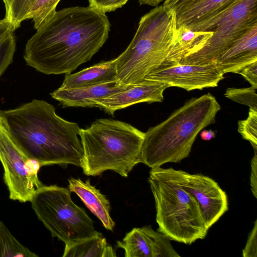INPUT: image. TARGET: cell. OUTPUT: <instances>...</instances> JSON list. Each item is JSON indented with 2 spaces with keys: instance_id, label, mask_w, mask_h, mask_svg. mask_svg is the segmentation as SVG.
Masks as SVG:
<instances>
[{
  "instance_id": "1",
  "label": "cell",
  "mask_w": 257,
  "mask_h": 257,
  "mask_svg": "<svg viewBox=\"0 0 257 257\" xmlns=\"http://www.w3.org/2000/svg\"><path fill=\"white\" fill-rule=\"evenodd\" d=\"M110 26L105 14L88 7L56 11L28 40L24 59L45 74L71 73L99 50L108 39Z\"/></svg>"
},
{
  "instance_id": "2",
  "label": "cell",
  "mask_w": 257,
  "mask_h": 257,
  "mask_svg": "<svg viewBox=\"0 0 257 257\" xmlns=\"http://www.w3.org/2000/svg\"><path fill=\"white\" fill-rule=\"evenodd\" d=\"M0 117L21 151L41 166L71 164L81 168L80 128L57 115L53 105L33 99L16 108L0 110Z\"/></svg>"
},
{
  "instance_id": "3",
  "label": "cell",
  "mask_w": 257,
  "mask_h": 257,
  "mask_svg": "<svg viewBox=\"0 0 257 257\" xmlns=\"http://www.w3.org/2000/svg\"><path fill=\"white\" fill-rule=\"evenodd\" d=\"M221 106L210 93L192 97L145 133L141 163L151 169L188 157L198 134L215 122Z\"/></svg>"
},
{
  "instance_id": "4",
  "label": "cell",
  "mask_w": 257,
  "mask_h": 257,
  "mask_svg": "<svg viewBox=\"0 0 257 257\" xmlns=\"http://www.w3.org/2000/svg\"><path fill=\"white\" fill-rule=\"evenodd\" d=\"M83 150L81 168L87 176L111 170L123 177L141 163L144 133L129 123L113 119L95 120L79 134Z\"/></svg>"
},
{
  "instance_id": "5",
  "label": "cell",
  "mask_w": 257,
  "mask_h": 257,
  "mask_svg": "<svg viewBox=\"0 0 257 257\" xmlns=\"http://www.w3.org/2000/svg\"><path fill=\"white\" fill-rule=\"evenodd\" d=\"M177 31L174 9L157 6L142 17L130 44L115 58L116 80L126 85L144 80L164 62Z\"/></svg>"
},
{
  "instance_id": "6",
  "label": "cell",
  "mask_w": 257,
  "mask_h": 257,
  "mask_svg": "<svg viewBox=\"0 0 257 257\" xmlns=\"http://www.w3.org/2000/svg\"><path fill=\"white\" fill-rule=\"evenodd\" d=\"M148 182L155 200L158 231L170 240L189 245L206 237L209 229L199 203L177 182L170 168L151 169Z\"/></svg>"
},
{
  "instance_id": "7",
  "label": "cell",
  "mask_w": 257,
  "mask_h": 257,
  "mask_svg": "<svg viewBox=\"0 0 257 257\" xmlns=\"http://www.w3.org/2000/svg\"><path fill=\"white\" fill-rule=\"evenodd\" d=\"M32 208L53 237L65 244L101 234L84 208L75 204L71 191L56 185L37 189L31 200Z\"/></svg>"
},
{
  "instance_id": "8",
  "label": "cell",
  "mask_w": 257,
  "mask_h": 257,
  "mask_svg": "<svg viewBox=\"0 0 257 257\" xmlns=\"http://www.w3.org/2000/svg\"><path fill=\"white\" fill-rule=\"evenodd\" d=\"M257 24V0H237L212 16L185 25L196 31H211V36L198 51L180 63L201 65L211 63L248 28Z\"/></svg>"
},
{
  "instance_id": "9",
  "label": "cell",
  "mask_w": 257,
  "mask_h": 257,
  "mask_svg": "<svg viewBox=\"0 0 257 257\" xmlns=\"http://www.w3.org/2000/svg\"><path fill=\"white\" fill-rule=\"evenodd\" d=\"M0 162L10 198L21 202H30L36 190L43 185L38 176L42 166L21 151L1 117Z\"/></svg>"
},
{
  "instance_id": "10",
  "label": "cell",
  "mask_w": 257,
  "mask_h": 257,
  "mask_svg": "<svg viewBox=\"0 0 257 257\" xmlns=\"http://www.w3.org/2000/svg\"><path fill=\"white\" fill-rule=\"evenodd\" d=\"M179 185L196 199L209 229L228 210L227 195L213 179L198 174H190L170 168Z\"/></svg>"
},
{
  "instance_id": "11",
  "label": "cell",
  "mask_w": 257,
  "mask_h": 257,
  "mask_svg": "<svg viewBox=\"0 0 257 257\" xmlns=\"http://www.w3.org/2000/svg\"><path fill=\"white\" fill-rule=\"evenodd\" d=\"M224 73L215 61L201 65L176 63L161 66L145 78L187 91L215 87L224 78Z\"/></svg>"
},
{
  "instance_id": "12",
  "label": "cell",
  "mask_w": 257,
  "mask_h": 257,
  "mask_svg": "<svg viewBox=\"0 0 257 257\" xmlns=\"http://www.w3.org/2000/svg\"><path fill=\"white\" fill-rule=\"evenodd\" d=\"M170 241L149 225L134 228L117 241V246L124 249L125 257H180Z\"/></svg>"
},
{
  "instance_id": "13",
  "label": "cell",
  "mask_w": 257,
  "mask_h": 257,
  "mask_svg": "<svg viewBox=\"0 0 257 257\" xmlns=\"http://www.w3.org/2000/svg\"><path fill=\"white\" fill-rule=\"evenodd\" d=\"M170 87L166 83L144 79L123 90L94 101V107L104 110L111 115L117 110L142 102H161L163 92Z\"/></svg>"
},
{
  "instance_id": "14",
  "label": "cell",
  "mask_w": 257,
  "mask_h": 257,
  "mask_svg": "<svg viewBox=\"0 0 257 257\" xmlns=\"http://www.w3.org/2000/svg\"><path fill=\"white\" fill-rule=\"evenodd\" d=\"M214 61L224 74H239L245 66L257 61V24L242 33Z\"/></svg>"
},
{
  "instance_id": "15",
  "label": "cell",
  "mask_w": 257,
  "mask_h": 257,
  "mask_svg": "<svg viewBox=\"0 0 257 257\" xmlns=\"http://www.w3.org/2000/svg\"><path fill=\"white\" fill-rule=\"evenodd\" d=\"M129 85L117 80L85 87L59 88L50 95L63 107H94V101L126 89Z\"/></svg>"
},
{
  "instance_id": "16",
  "label": "cell",
  "mask_w": 257,
  "mask_h": 257,
  "mask_svg": "<svg viewBox=\"0 0 257 257\" xmlns=\"http://www.w3.org/2000/svg\"><path fill=\"white\" fill-rule=\"evenodd\" d=\"M68 180L69 190L79 197L106 229L112 231L115 222L110 216V205L106 196L90 184L89 179L85 182L80 178H70Z\"/></svg>"
},
{
  "instance_id": "17",
  "label": "cell",
  "mask_w": 257,
  "mask_h": 257,
  "mask_svg": "<svg viewBox=\"0 0 257 257\" xmlns=\"http://www.w3.org/2000/svg\"><path fill=\"white\" fill-rule=\"evenodd\" d=\"M212 35L211 31H196L185 25L180 26L167 56L160 66L180 63L186 56L199 50Z\"/></svg>"
},
{
  "instance_id": "18",
  "label": "cell",
  "mask_w": 257,
  "mask_h": 257,
  "mask_svg": "<svg viewBox=\"0 0 257 257\" xmlns=\"http://www.w3.org/2000/svg\"><path fill=\"white\" fill-rule=\"evenodd\" d=\"M116 80L114 58L100 62L73 74H66L59 88H79Z\"/></svg>"
},
{
  "instance_id": "19",
  "label": "cell",
  "mask_w": 257,
  "mask_h": 257,
  "mask_svg": "<svg viewBox=\"0 0 257 257\" xmlns=\"http://www.w3.org/2000/svg\"><path fill=\"white\" fill-rule=\"evenodd\" d=\"M237 0H192L175 9L177 28L212 16Z\"/></svg>"
},
{
  "instance_id": "20",
  "label": "cell",
  "mask_w": 257,
  "mask_h": 257,
  "mask_svg": "<svg viewBox=\"0 0 257 257\" xmlns=\"http://www.w3.org/2000/svg\"><path fill=\"white\" fill-rule=\"evenodd\" d=\"M63 257H114L116 254L102 234L65 244Z\"/></svg>"
},
{
  "instance_id": "21",
  "label": "cell",
  "mask_w": 257,
  "mask_h": 257,
  "mask_svg": "<svg viewBox=\"0 0 257 257\" xmlns=\"http://www.w3.org/2000/svg\"><path fill=\"white\" fill-rule=\"evenodd\" d=\"M37 254L21 244L0 220V257H36Z\"/></svg>"
},
{
  "instance_id": "22",
  "label": "cell",
  "mask_w": 257,
  "mask_h": 257,
  "mask_svg": "<svg viewBox=\"0 0 257 257\" xmlns=\"http://www.w3.org/2000/svg\"><path fill=\"white\" fill-rule=\"evenodd\" d=\"M38 0H4L6 8V17L12 25L14 31L21 23L30 19L31 11Z\"/></svg>"
},
{
  "instance_id": "23",
  "label": "cell",
  "mask_w": 257,
  "mask_h": 257,
  "mask_svg": "<svg viewBox=\"0 0 257 257\" xmlns=\"http://www.w3.org/2000/svg\"><path fill=\"white\" fill-rule=\"evenodd\" d=\"M60 0H38L30 16L35 29L37 30L47 22L56 12V8Z\"/></svg>"
},
{
  "instance_id": "24",
  "label": "cell",
  "mask_w": 257,
  "mask_h": 257,
  "mask_svg": "<svg viewBox=\"0 0 257 257\" xmlns=\"http://www.w3.org/2000/svg\"><path fill=\"white\" fill-rule=\"evenodd\" d=\"M256 89L251 86L247 88H228L224 95L233 101L246 105L250 109L257 111Z\"/></svg>"
},
{
  "instance_id": "25",
  "label": "cell",
  "mask_w": 257,
  "mask_h": 257,
  "mask_svg": "<svg viewBox=\"0 0 257 257\" xmlns=\"http://www.w3.org/2000/svg\"><path fill=\"white\" fill-rule=\"evenodd\" d=\"M238 131L242 138L248 141L257 153V111L250 109L246 119L238 122Z\"/></svg>"
},
{
  "instance_id": "26",
  "label": "cell",
  "mask_w": 257,
  "mask_h": 257,
  "mask_svg": "<svg viewBox=\"0 0 257 257\" xmlns=\"http://www.w3.org/2000/svg\"><path fill=\"white\" fill-rule=\"evenodd\" d=\"M16 40L13 33L0 43V77L13 61L16 50Z\"/></svg>"
},
{
  "instance_id": "27",
  "label": "cell",
  "mask_w": 257,
  "mask_h": 257,
  "mask_svg": "<svg viewBox=\"0 0 257 257\" xmlns=\"http://www.w3.org/2000/svg\"><path fill=\"white\" fill-rule=\"evenodd\" d=\"M128 0H88V7L98 13L105 14L106 13L114 11L121 8Z\"/></svg>"
},
{
  "instance_id": "28",
  "label": "cell",
  "mask_w": 257,
  "mask_h": 257,
  "mask_svg": "<svg viewBox=\"0 0 257 257\" xmlns=\"http://www.w3.org/2000/svg\"><path fill=\"white\" fill-rule=\"evenodd\" d=\"M257 220L248 234L245 246L242 250L243 257H256L257 256Z\"/></svg>"
},
{
  "instance_id": "29",
  "label": "cell",
  "mask_w": 257,
  "mask_h": 257,
  "mask_svg": "<svg viewBox=\"0 0 257 257\" xmlns=\"http://www.w3.org/2000/svg\"><path fill=\"white\" fill-rule=\"evenodd\" d=\"M251 86L257 89V61L245 66L239 73Z\"/></svg>"
},
{
  "instance_id": "30",
  "label": "cell",
  "mask_w": 257,
  "mask_h": 257,
  "mask_svg": "<svg viewBox=\"0 0 257 257\" xmlns=\"http://www.w3.org/2000/svg\"><path fill=\"white\" fill-rule=\"evenodd\" d=\"M250 186L253 195L257 197V153H254L251 161Z\"/></svg>"
},
{
  "instance_id": "31",
  "label": "cell",
  "mask_w": 257,
  "mask_h": 257,
  "mask_svg": "<svg viewBox=\"0 0 257 257\" xmlns=\"http://www.w3.org/2000/svg\"><path fill=\"white\" fill-rule=\"evenodd\" d=\"M14 31L12 25L7 19L0 20V43Z\"/></svg>"
},
{
  "instance_id": "32",
  "label": "cell",
  "mask_w": 257,
  "mask_h": 257,
  "mask_svg": "<svg viewBox=\"0 0 257 257\" xmlns=\"http://www.w3.org/2000/svg\"><path fill=\"white\" fill-rule=\"evenodd\" d=\"M192 0H166L163 6L167 9H176Z\"/></svg>"
},
{
  "instance_id": "33",
  "label": "cell",
  "mask_w": 257,
  "mask_h": 257,
  "mask_svg": "<svg viewBox=\"0 0 257 257\" xmlns=\"http://www.w3.org/2000/svg\"><path fill=\"white\" fill-rule=\"evenodd\" d=\"M216 134L214 132L210 130H204L200 133L201 138L204 141H209L211 139L215 138Z\"/></svg>"
},
{
  "instance_id": "34",
  "label": "cell",
  "mask_w": 257,
  "mask_h": 257,
  "mask_svg": "<svg viewBox=\"0 0 257 257\" xmlns=\"http://www.w3.org/2000/svg\"><path fill=\"white\" fill-rule=\"evenodd\" d=\"M166 0H139L140 5H149L153 7H156L163 1Z\"/></svg>"
},
{
  "instance_id": "35",
  "label": "cell",
  "mask_w": 257,
  "mask_h": 257,
  "mask_svg": "<svg viewBox=\"0 0 257 257\" xmlns=\"http://www.w3.org/2000/svg\"><path fill=\"white\" fill-rule=\"evenodd\" d=\"M3 1H4V0H3Z\"/></svg>"
}]
</instances>
